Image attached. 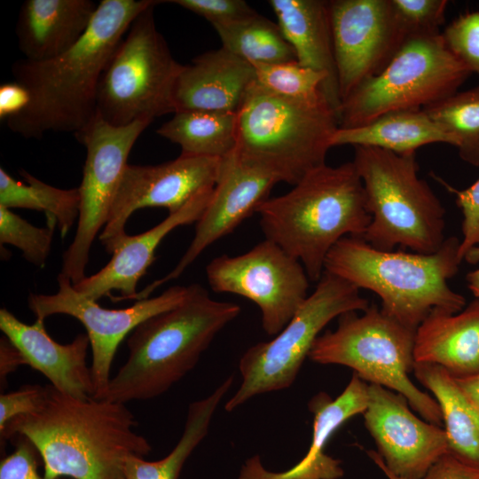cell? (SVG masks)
<instances>
[{"instance_id": "cell-18", "label": "cell", "mask_w": 479, "mask_h": 479, "mask_svg": "<svg viewBox=\"0 0 479 479\" xmlns=\"http://www.w3.org/2000/svg\"><path fill=\"white\" fill-rule=\"evenodd\" d=\"M278 183L274 175L243 161L235 151L223 158L211 197L195 223V233L186 251L171 271L138 291L136 299L149 298L160 286L182 275L208 247L256 213Z\"/></svg>"}, {"instance_id": "cell-10", "label": "cell", "mask_w": 479, "mask_h": 479, "mask_svg": "<svg viewBox=\"0 0 479 479\" xmlns=\"http://www.w3.org/2000/svg\"><path fill=\"white\" fill-rule=\"evenodd\" d=\"M154 7L134 20L101 76L96 117L112 126L175 113L174 91L183 65L156 27Z\"/></svg>"}, {"instance_id": "cell-3", "label": "cell", "mask_w": 479, "mask_h": 479, "mask_svg": "<svg viewBox=\"0 0 479 479\" xmlns=\"http://www.w3.org/2000/svg\"><path fill=\"white\" fill-rule=\"evenodd\" d=\"M256 213L265 239L297 259L312 282L321 278L333 247L344 237L363 238L372 218L352 161L313 169Z\"/></svg>"}, {"instance_id": "cell-8", "label": "cell", "mask_w": 479, "mask_h": 479, "mask_svg": "<svg viewBox=\"0 0 479 479\" xmlns=\"http://www.w3.org/2000/svg\"><path fill=\"white\" fill-rule=\"evenodd\" d=\"M337 327L315 341L309 358L321 365H339L354 371L368 384L395 391L428 422L441 426L436 399L419 389L409 377L413 372L415 331L370 305L361 315H341Z\"/></svg>"}, {"instance_id": "cell-13", "label": "cell", "mask_w": 479, "mask_h": 479, "mask_svg": "<svg viewBox=\"0 0 479 479\" xmlns=\"http://www.w3.org/2000/svg\"><path fill=\"white\" fill-rule=\"evenodd\" d=\"M206 273L214 292L237 294L256 304L268 335H277L309 296L310 280L302 264L266 239L244 254L214 258Z\"/></svg>"}, {"instance_id": "cell-24", "label": "cell", "mask_w": 479, "mask_h": 479, "mask_svg": "<svg viewBox=\"0 0 479 479\" xmlns=\"http://www.w3.org/2000/svg\"><path fill=\"white\" fill-rule=\"evenodd\" d=\"M98 4L91 0H26L16 24L24 59H49L70 49L89 28Z\"/></svg>"}, {"instance_id": "cell-40", "label": "cell", "mask_w": 479, "mask_h": 479, "mask_svg": "<svg viewBox=\"0 0 479 479\" xmlns=\"http://www.w3.org/2000/svg\"><path fill=\"white\" fill-rule=\"evenodd\" d=\"M46 386L24 385L0 396V431L12 419L34 412L43 404Z\"/></svg>"}, {"instance_id": "cell-41", "label": "cell", "mask_w": 479, "mask_h": 479, "mask_svg": "<svg viewBox=\"0 0 479 479\" xmlns=\"http://www.w3.org/2000/svg\"><path fill=\"white\" fill-rule=\"evenodd\" d=\"M420 479H479V467L467 465L447 452Z\"/></svg>"}, {"instance_id": "cell-2", "label": "cell", "mask_w": 479, "mask_h": 479, "mask_svg": "<svg viewBox=\"0 0 479 479\" xmlns=\"http://www.w3.org/2000/svg\"><path fill=\"white\" fill-rule=\"evenodd\" d=\"M137 425L125 404L76 398L47 384L43 405L10 420L0 437L1 444L15 436L27 437L47 479H125L127 459L145 458L152 451Z\"/></svg>"}, {"instance_id": "cell-20", "label": "cell", "mask_w": 479, "mask_h": 479, "mask_svg": "<svg viewBox=\"0 0 479 479\" xmlns=\"http://www.w3.org/2000/svg\"><path fill=\"white\" fill-rule=\"evenodd\" d=\"M0 329L20 351L26 365L41 373L58 391L82 399L94 397L91 369L86 361L90 347L87 334L60 344L49 335L44 321L26 324L5 308L0 310Z\"/></svg>"}, {"instance_id": "cell-22", "label": "cell", "mask_w": 479, "mask_h": 479, "mask_svg": "<svg viewBox=\"0 0 479 479\" xmlns=\"http://www.w3.org/2000/svg\"><path fill=\"white\" fill-rule=\"evenodd\" d=\"M255 81L254 66L224 48L198 55L183 65L175 91V113H237Z\"/></svg>"}, {"instance_id": "cell-44", "label": "cell", "mask_w": 479, "mask_h": 479, "mask_svg": "<svg viewBox=\"0 0 479 479\" xmlns=\"http://www.w3.org/2000/svg\"><path fill=\"white\" fill-rule=\"evenodd\" d=\"M454 380L459 389L479 415V373L467 377L454 378Z\"/></svg>"}, {"instance_id": "cell-28", "label": "cell", "mask_w": 479, "mask_h": 479, "mask_svg": "<svg viewBox=\"0 0 479 479\" xmlns=\"http://www.w3.org/2000/svg\"><path fill=\"white\" fill-rule=\"evenodd\" d=\"M233 381L234 376H228L208 396L189 404L183 434L163 459L147 461L130 456L124 467L125 479H178L185 461L208 435L213 415Z\"/></svg>"}, {"instance_id": "cell-4", "label": "cell", "mask_w": 479, "mask_h": 479, "mask_svg": "<svg viewBox=\"0 0 479 479\" xmlns=\"http://www.w3.org/2000/svg\"><path fill=\"white\" fill-rule=\"evenodd\" d=\"M240 313L237 303L215 300L200 285H190L182 303L131 332L126 362L95 398L126 404L163 395L195 367L217 334Z\"/></svg>"}, {"instance_id": "cell-36", "label": "cell", "mask_w": 479, "mask_h": 479, "mask_svg": "<svg viewBox=\"0 0 479 479\" xmlns=\"http://www.w3.org/2000/svg\"><path fill=\"white\" fill-rule=\"evenodd\" d=\"M396 15L410 35L440 33L448 6L446 0H391Z\"/></svg>"}, {"instance_id": "cell-26", "label": "cell", "mask_w": 479, "mask_h": 479, "mask_svg": "<svg viewBox=\"0 0 479 479\" xmlns=\"http://www.w3.org/2000/svg\"><path fill=\"white\" fill-rule=\"evenodd\" d=\"M444 143L456 146L454 138L423 109L401 110L381 115L362 126L334 132L331 145L371 146L399 154L412 153L423 145Z\"/></svg>"}, {"instance_id": "cell-19", "label": "cell", "mask_w": 479, "mask_h": 479, "mask_svg": "<svg viewBox=\"0 0 479 479\" xmlns=\"http://www.w3.org/2000/svg\"><path fill=\"white\" fill-rule=\"evenodd\" d=\"M369 384L353 373L343 391L335 398L320 392L309 402L313 413L310 446L295 466L282 472L267 470L259 455L247 459L238 479H340L342 461L327 455L324 449L329 438L344 422L365 411Z\"/></svg>"}, {"instance_id": "cell-47", "label": "cell", "mask_w": 479, "mask_h": 479, "mask_svg": "<svg viewBox=\"0 0 479 479\" xmlns=\"http://www.w3.org/2000/svg\"><path fill=\"white\" fill-rule=\"evenodd\" d=\"M469 263L475 264L479 263V245L473 248L464 258Z\"/></svg>"}, {"instance_id": "cell-25", "label": "cell", "mask_w": 479, "mask_h": 479, "mask_svg": "<svg viewBox=\"0 0 479 479\" xmlns=\"http://www.w3.org/2000/svg\"><path fill=\"white\" fill-rule=\"evenodd\" d=\"M414 359L454 378L479 373V298L457 313L432 310L415 331Z\"/></svg>"}, {"instance_id": "cell-46", "label": "cell", "mask_w": 479, "mask_h": 479, "mask_svg": "<svg viewBox=\"0 0 479 479\" xmlns=\"http://www.w3.org/2000/svg\"><path fill=\"white\" fill-rule=\"evenodd\" d=\"M367 454L371 460L378 467V468L385 475L388 479H401L389 472L382 464L380 455L375 451H368Z\"/></svg>"}, {"instance_id": "cell-12", "label": "cell", "mask_w": 479, "mask_h": 479, "mask_svg": "<svg viewBox=\"0 0 479 479\" xmlns=\"http://www.w3.org/2000/svg\"><path fill=\"white\" fill-rule=\"evenodd\" d=\"M151 122L139 120L115 127L96 117L76 138L86 148V159L78 187L80 207L76 232L63 255L60 271L74 285L86 277L90 247L106 224L130 153Z\"/></svg>"}, {"instance_id": "cell-33", "label": "cell", "mask_w": 479, "mask_h": 479, "mask_svg": "<svg viewBox=\"0 0 479 479\" xmlns=\"http://www.w3.org/2000/svg\"><path fill=\"white\" fill-rule=\"evenodd\" d=\"M252 65L255 67V82L272 94L299 101H314L325 98L322 93L325 75L302 66L296 60Z\"/></svg>"}, {"instance_id": "cell-9", "label": "cell", "mask_w": 479, "mask_h": 479, "mask_svg": "<svg viewBox=\"0 0 479 479\" xmlns=\"http://www.w3.org/2000/svg\"><path fill=\"white\" fill-rule=\"evenodd\" d=\"M471 75L448 50L441 32L412 35L381 73L342 101L339 128L362 126L390 112L423 109L459 91Z\"/></svg>"}, {"instance_id": "cell-11", "label": "cell", "mask_w": 479, "mask_h": 479, "mask_svg": "<svg viewBox=\"0 0 479 479\" xmlns=\"http://www.w3.org/2000/svg\"><path fill=\"white\" fill-rule=\"evenodd\" d=\"M369 306L359 288L324 271L314 291L274 339L249 347L241 356V383L225 410L232 412L257 395L289 388L324 327L344 313L363 312Z\"/></svg>"}, {"instance_id": "cell-17", "label": "cell", "mask_w": 479, "mask_h": 479, "mask_svg": "<svg viewBox=\"0 0 479 479\" xmlns=\"http://www.w3.org/2000/svg\"><path fill=\"white\" fill-rule=\"evenodd\" d=\"M405 397L369 384L365 426L384 467L401 479H420L448 452L444 428L418 417Z\"/></svg>"}, {"instance_id": "cell-29", "label": "cell", "mask_w": 479, "mask_h": 479, "mask_svg": "<svg viewBox=\"0 0 479 479\" xmlns=\"http://www.w3.org/2000/svg\"><path fill=\"white\" fill-rule=\"evenodd\" d=\"M156 133L178 145L181 154L224 158L237 146V113L181 111Z\"/></svg>"}, {"instance_id": "cell-45", "label": "cell", "mask_w": 479, "mask_h": 479, "mask_svg": "<svg viewBox=\"0 0 479 479\" xmlns=\"http://www.w3.org/2000/svg\"><path fill=\"white\" fill-rule=\"evenodd\" d=\"M468 289L475 298H479V268L467 274Z\"/></svg>"}, {"instance_id": "cell-34", "label": "cell", "mask_w": 479, "mask_h": 479, "mask_svg": "<svg viewBox=\"0 0 479 479\" xmlns=\"http://www.w3.org/2000/svg\"><path fill=\"white\" fill-rule=\"evenodd\" d=\"M54 217L47 216L46 226L37 227L10 208L0 206V243L18 247L23 257L37 267L44 266L49 256L55 227Z\"/></svg>"}, {"instance_id": "cell-23", "label": "cell", "mask_w": 479, "mask_h": 479, "mask_svg": "<svg viewBox=\"0 0 479 479\" xmlns=\"http://www.w3.org/2000/svg\"><path fill=\"white\" fill-rule=\"evenodd\" d=\"M278 25L296 61L326 77L322 93L336 112L341 106L331 30L329 1L270 0Z\"/></svg>"}, {"instance_id": "cell-37", "label": "cell", "mask_w": 479, "mask_h": 479, "mask_svg": "<svg viewBox=\"0 0 479 479\" xmlns=\"http://www.w3.org/2000/svg\"><path fill=\"white\" fill-rule=\"evenodd\" d=\"M435 178L450 192L455 195L456 204L461 211L462 239L459 255L463 261L465 256L479 245V178L470 186L459 190L448 185L437 176Z\"/></svg>"}, {"instance_id": "cell-14", "label": "cell", "mask_w": 479, "mask_h": 479, "mask_svg": "<svg viewBox=\"0 0 479 479\" xmlns=\"http://www.w3.org/2000/svg\"><path fill=\"white\" fill-rule=\"evenodd\" d=\"M58 284L59 290L53 294H30L27 304L35 319L44 321L51 315L63 314L83 325L92 354L93 397H99L106 389L121 342L143 321L179 305L189 294V286H174L160 295L137 301L128 308L106 309L80 294L61 273Z\"/></svg>"}, {"instance_id": "cell-6", "label": "cell", "mask_w": 479, "mask_h": 479, "mask_svg": "<svg viewBox=\"0 0 479 479\" xmlns=\"http://www.w3.org/2000/svg\"><path fill=\"white\" fill-rule=\"evenodd\" d=\"M338 128V115L326 98L288 99L255 81L237 112L235 152L243 161L294 185L326 164Z\"/></svg>"}, {"instance_id": "cell-32", "label": "cell", "mask_w": 479, "mask_h": 479, "mask_svg": "<svg viewBox=\"0 0 479 479\" xmlns=\"http://www.w3.org/2000/svg\"><path fill=\"white\" fill-rule=\"evenodd\" d=\"M423 110L454 138L459 158L479 167V83Z\"/></svg>"}, {"instance_id": "cell-35", "label": "cell", "mask_w": 479, "mask_h": 479, "mask_svg": "<svg viewBox=\"0 0 479 479\" xmlns=\"http://www.w3.org/2000/svg\"><path fill=\"white\" fill-rule=\"evenodd\" d=\"M448 50L473 74L479 75V12H466L441 32Z\"/></svg>"}, {"instance_id": "cell-43", "label": "cell", "mask_w": 479, "mask_h": 479, "mask_svg": "<svg viewBox=\"0 0 479 479\" xmlns=\"http://www.w3.org/2000/svg\"><path fill=\"white\" fill-rule=\"evenodd\" d=\"M22 365L25 359L17 347L6 337L0 340V382L1 389L7 384V377Z\"/></svg>"}, {"instance_id": "cell-27", "label": "cell", "mask_w": 479, "mask_h": 479, "mask_svg": "<svg viewBox=\"0 0 479 479\" xmlns=\"http://www.w3.org/2000/svg\"><path fill=\"white\" fill-rule=\"evenodd\" d=\"M412 373L438 404L448 452L467 465L479 467V415L454 378L432 364L415 363Z\"/></svg>"}, {"instance_id": "cell-38", "label": "cell", "mask_w": 479, "mask_h": 479, "mask_svg": "<svg viewBox=\"0 0 479 479\" xmlns=\"http://www.w3.org/2000/svg\"><path fill=\"white\" fill-rule=\"evenodd\" d=\"M206 19L212 26L225 24L250 17L257 13L242 0H170Z\"/></svg>"}, {"instance_id": "cell-21", "label": "cell", "mask_w": 479, "mask_h": 479, "mask_svg": "<svg viewBox=\"0 0 479 479\" xmlns=\"http://www.w3.org/2000/svg\"><path fill=\"white\" fill-rule=\"evenodd\" d=\"M212 192L196 196L151 229L137 235H127L114 250L106 266L93 275L86 276L74 287L93 301L104 296L111 297L113 291L120 292V295L112 297L114 302L134 300L137 283L155 260V251L160 243L174 229L196 223Z\"/></svg>"}, {"instance_id": "cell-31", "label": "cell", "mask_w": 479, "mask_h": 479, "mask_svg": "<svg viewBox=\"0 0 479 479\" xmlns=\"http://www.w3.org/2000/svg\"><path fill=\"white\" fill-rule=\"evenodd\" d=\"M213 27L223 48L251 64L296 60L295 53L278 23L258 13Z\"/></svg>"}, {"instance_id": "cell-1", "label": "cell", "mask_w": 479, "mask_h": 479, "mask_svg": "<svg viewBox=\"0 0 479 479\" xmlns=\"http://www.w3.org/2000/svg\"><path fill=\"white\" fill-rule=\"evenodd\" d=\"M163 1L102 0L91 23L70 49L44 60H16L15 82L29 95L27 106L5 121L25 138L49 132L72 133L77 138L96 118L101 76L134 20Z\"/></svg>"}, {"instance_id": "cell-42", "label": "cell", "mask_w": 479, "mask_h": 479, "mask_svg": "<svg viewBox=\"0 0 479 479\" xmlns=\"http://www.w3.org/2000/svg\"><path fill=\"white\" fill-rule=\"evenodd\" d=\"M29 102L27 90L15 81L0 86V118L6 121L21 112Z\"/></svg>"}, {"instance_id": "cell-30", "label": "cell", "mask_w": 479, "mask_h": 479, "mask_svg": "<svg viewBox=\"0 0 479 479\" xmlns=\"http://www.w3.org/2000/svg\"><path fill=\"white\" fill-rule=\"evenodd\" d=\"M23 182L17 181L0 169V206L43 211L54 217L64 239L78 220L79 189H61L48 185L25 169L20 170Z\"/></svg>"}, {"instance_id": "cell-7", "label": "cell", "mask_w": 479, "mask_h": 479, "mask_svg": "<svg viewBox=\"0 0 479 479\" xmlns=\"http://www.w3.org/2000/svg\"><path fill=\"white\" fill-rule=\"evenodd\" d=\"M354 163L363 182L371 222L363 236L372 247L396 246L431 254L445 240V209L418 175L416 154L355 146Z\"/></svg>"}, {"instance_id": "cell-5", "label": "cell", "mask_w": 479, "mask_h": 479, "mask_svg": "<svg viewBox=\"0 0 479 479\" xmlns=\"http://www.w3.org/2000/svg\"><path fill=\"white\" fill-rule=\"evenodd\" d=\"M459 245L450 237L434 253H407L381 250L349 236L329 251L325 271L373 292L382 311L416 330L434 310L457 313L465 308L464 296L448 285L462 262Z\"/></svg>"}, {"instance_id": "cell-16", "label": "cell", "mask_w": 479, "mask_h": 479, "mask_svg": "<svg viewBox=\"0 0 479 479\" xmlns=\"http://www.w3.org/2000/svg\"><path fill=\"white\" fill-rule=\"evenodd\" d=\"M223 158L180 154L158 165L128 164L99 240L112 254L128 235L125 226L137 210L161 207L178 211L196 196L213 190Z\"/></svg>"}, {"instance_id": "cell-15", "label": "cell", "mask_w": 479, "mask_h": 479, "mask_svg": "<svg viewBox=\"0 0 479 479\" xmlns=\"http://www.w3.org/2000/svg\"><path fill=\"white\" fill-rule=\"evenodd\" d=\"M329 13L342 101L363 82L381 73L409 35L391 0H333Z\"/></svg>"}, {"instance_id": "cell-39", "label": "cell", "mask_w": 479, "mask_h": 479, "mask_svg": "<svg viewBox=\"0 0 479 479\" xmlns=\"http://www.w3.org/2000/svg\"><path fill=\"white\" fill-rule=\"evenodd\" d=\"M11 440L15 449L1 459L0 479H47L38 472L40 455L34 444L23 436H15Z\"/></svg>"}]
</instances>
